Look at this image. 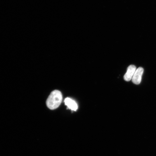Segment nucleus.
<instances>
[{
  "label": "nucleus",
  "instance_id": "nucleus-3",
  "mask_svg": "<svg viewBox=\"0 0 156 156\" xmlns=\"http://www.w3.org/2000/svg\"><path fill=\"white\" fill-rule=\"evenodd\" d=\"M136 69V66L133 65L129 66L126 73L124 76V79L126 81H129L132 80Z\"/></svg>",
  "mask_w": 156,
  "mask_h": 156
},
{
  "label": "nucleus",
  "instance_id": "nucleus-4",
  "mask_svg": "<svg viewBox=\"0 0 156 156\" xmlns=\"http://www.w3.org/2000/svg\"><path fill=\"white\" fill-rule=\"evenodd\" d=\"M64 103L68 108L72 111L76 112L77 110L78 107L77 103L73 99L69 98H67L64 100Z\"/></svg>",
  "mask_w": 156,
  "mask_h": 156
},
{
  "label": "nucleus",
  "instance_id": "nucleus-2",
  "mask_svg": "<svg viewBox=\"0 0 156 156\" xmlns=\"http://www.w3.org/2000/svg\"><path fill=\"white\" fill-rule=\"evenodd\" d=\"M144 72L143 68L140 67L136 69L132 80V82L136 85L140 84L141 83Z\"/></svg>",
  "mask_w": 156,
  "mask_h": 156
},
{
  "label": "nucleus",
  "instance_id": "nucleus-1",
  "mask_svg": "<svg viewBox=\"0 0 156 156\" xmlns=\"http://www.w3.org/2000/svg\"><path fill=\"white\" fill-rule=\"evenodd\" d=\"M63 96L59 90H55L50 94L46 101V105L51 110H54L59 106L62 102Z\"/></svg>",
  "mask_w": 156,
  "mask_h": 156
}]
</instances>
